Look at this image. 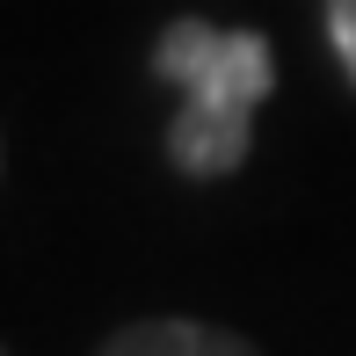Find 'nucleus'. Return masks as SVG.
Instances as JSON below:
<instances>
[{"label":"nucleus","mask_w":356,"mask_h":356,"mask_svg":"<svg viewBox=\"0 0 356 356\" xmlns=\"http://www.w3.org/2000/svg\"><path fill=\"white\" fill-rule=\"evenodd\" d=\"M95 356H262L248 334L218 327L197 313H153V320H124Z\"/></svg>","instance_id":"nucleus-2"},{"label":"nucleus","mask_w":356,"mask_h":356,"mask_svg":"<svg viewBox=\"0 0 356 356\" xmlns=\"http://www.w3.org/2000/svg\"><path fill=\"white\" fill-rule=\"evenodd\" d=\"M0 356H8V342H0Z\"/></svg>","instance_id":"nucleus-4"},{"label":"nucleus","mask_w":356,"mask_h":356,"mask_svg":"<svg viewBox=\"0 0 356 356\" xmlns=\"http://www.w3.org/2000/svg\"><path fill=\"white\" fill-rule=\"evenodd\" d=\"M153 80L175 88L168 168L189 182H225L254 153V109L277 95V51L262 29H218L182 15L153 37Z\"/></svg>","instance_id":"nucleus-1"},{"label":"nucleus","mask_w":356,"mask_h":356,"mask_svg":"<svg viewBox=\"0 0 356 356\" xmlns=\"http://www.w3.org/2000/svg\"><path fill=\"white\" fill-rule=\"evenodd\" d=\"M320 22H327V44H334V66L356 88V0H320Z\"/></svg>","instance_id":"nucleus-3"}]
</instances>
